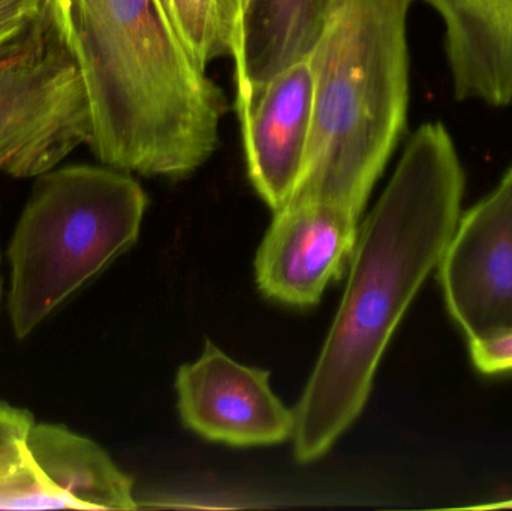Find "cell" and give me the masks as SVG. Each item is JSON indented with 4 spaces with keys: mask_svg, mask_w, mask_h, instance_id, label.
<instances>
[{
    "mask_svg": "<svg viewBox=\"0 0 512 511\" xmlns=\"http://www.w3.org/2000/svg\"><path fill=\"white\" fill-rule=\"evenodd\" d=\"M465 171L442 123L406 144L358 234L348 285L295 414V458H322L360 416L379 362L462 216Z\"/></svg>",
    "mask_w": 512,
    "mask_h": 511,
    "instance_id": "cell-1",
    "label": "cell"
},
{
    "mask_svg": "<svg viewBox=\"0 0 512 511\" xmlns=\"http://www.w3.org/2000/svg\"><path fill=\"white\" fill-rule=\"evenodd\" d=\"M92 107L93 155L125 173L180 179L221 143L224 92L161 0H59Z\"/></svg>",
    "mask_w": 512,
    "mask_h": 511,
    "instance_id": "cell-2",
    "label": "cell"
},
{
    "mask_svg": "<svg viewBox=\"0 0 512 511\" xmlns=\"http://www.w3.org/2000/svg\"><path fill=\"white\" fill-rule=\"evenodd\" d=\"M414 0H328L310 53L315 104L294 203L360 216L405 134L408 14Z\"/></svg>",
    "mask_w": 512,
    "mask_h": 511,
    "instance_id": "cell-3",
    "label": "cell"
},
{
    "mask_svg": "<svg viewBox=\"0 0 512 511\" xmlns=\"http://www.w3.org/2000/svg\"><path fill=\"white\" fill-rule=\"evenodd\" d=\"M147 195L125 171L66 165L36 177L9 243V320L27 338L140 234Z\"/></svg>",
    "mask_w": 512,
    "mask_h": 511,
    "instance_id": "cell-4",
    "label": "cell"
},
{
    "mask_svg": "<svg viewBox=\"0 0 512 511\" xmlns=\"http://www.w3.org/2000/svg\"><path fill=\"white\" fill-rule=\"evenodd\" d=\"M92 107L59 0L0 41V173L36 179L89 146Z\"/></svg>",
    "mask_w": 512,
    "mask_h": 511,
    "instance_id": "cell-5",
    "label": "cell"
},
{
    "mask_svg": "<svg viewBox=\"0 0 512 511\" xmlns=\"http://www.w3.org/2000/svg\"><path fill=\"white\" fill-rule=\"evenodd\" d=\"M438 270L448 311L468 342L512 327V168L460 216Z\"/></svg>",
    "mask_w": 512,
    "mask_h": 511,
    "instance_id": "cell-6",
    "label": "cell"
},
{
    "mask_svg": "<svg viewBox=\"0 0 512 511\" xmlns=\"http://www.w3.org/2000/svg\"><path fill=\"white\" fill-rule=\"evenodd\" d=\"M176 389L183 423L213 443L273 446L294 434V411L274 395L270 372L236 362L213 342L179 369Z\"/></svg>",
    "mask_w": 512,
    "mask_h": 511,
    "instance_id": "cell-7",
    "label": "cell"
},
{
    "mask_svg": "<svg viewBox=\"0 0 512 511\" xmlns=\"http://www.w3.org/2000/svg\"><path fill=\"white\" fill-rule=\"evenodd\" d=\"M360 216L327 203H294L274 213L255 270L259 290L279 303L306 308L342 278L358 242Z\"/></svg>",
    "mask_w": 512,
    "mask_h": 511,
    "instance_id": "cell-8",
    "label": "cell"
},
{
    "mask_svg": "<svg viewBox=\"0 0 512 511\" xmlns=\"http://www.w3.org/2000/svg\"><path fill=\"white\" fill-rule=\"evenodd\" d=\"M315 83L309 57L237 95L249 179L274 213L286 206L306 162Z\"/></svg>",
    "mask_w": 512,
    "mask_h": 511,
    "instance_id": "cell-9",
    "label": "cell"
},
{
    "mask_svg": "<svg viewBox=\"0 0 512 511\" xmlns=\"http://www.w3.org/2000/svg\"><path fill=\"white\" fill-rule=\"evenodd\" d=\"M444 21L459 101L512 105V0H421Z\"/></svg>",
    "mask_w": 512,
    "mask_h": 511,
    "instance_id": "cell-10",
    "label": "cell"
},
{
    "mask_svg": "<svg viewBox=\"0 0 512 511\" xmlns=\"http://www.w3.org/2000/svg\"><path fill=\"white\" fill-rule=\"evenodd\" d=\"M328 0H240L237 95L268 83L318 42Z\"/></svg>",
    "mask_w": 512,
    "mask_h": 511,
    "instance_id": "cell-11",
    "label": "cell"
},
{
    "mask_svg": "<svg viewBox=\"0 0 512 511\" xmlns=\"http://www.w3.org/2000/svg\"><path fill=\"white\" fill-rule=\"evenodd\" d=\"M30 456L65 509L135 510L134 482L95 441L53 423H35Z\"/></svg>",
    "mask_w": 512,
    "mask_h": 511,
    "instance_id": "cell-12",
    "label": "cell"
},
{
    "mask_svg": "<svg viewBox=\"0 0 512 511\" xmlns=\"http://www.w3.org/2000/svg\"><path fill=\"white\" fill-rule=\"evenodd\" d=\"M35 423L30 411L0 402V510L65 509L30 456Z\"/></svg>",
    "mask_w": 512,
    "mask_h": 511,
    "instance_id": "cell-13",
    "label": "cell"
},
{
    "mask_svg": "<svg viewBox=\"0 0 512 511\" xmlns=\"http://www.w3.org/2000/svg\"><path fill=\"white\" fill-rule=\"evenodd\" d=\"M177 30L198 65L234 56L240 0H170Z\"/></svg>",
    "mask_w": 512,
    "mask_h": 511,
    "instance_id": "cell-14",
    "label": "cell"
},
{
    "mask_svg": "<svg viewBox=\"0 0 512 511\" xmlns=\"http://www.w3.org/2000/svg\"><path fill=\"white\" fill-rule=\"evenodd\" d=\"M472 362L483 374L512 372V327L469 342Z\"/></svg>",
    "mask_w": 512,
    "mask_h": 511,
    "instance_id": "cell-15",
    "label": "cell"
},
{
    "mask_svg": "<svg viewBox=\"0 0 512 511\" xmlns=\"http://www.w3.org/2000/svg\"><path fill=\"white\" fill-rule=\"evenodd\" d=\"M45 0H0V36L20 29L41 12Z\"/></svg>",
    "mask_w": 512,
    "mask_h": 511,
    "instance_id": "cell-16",
    "label": "cell"
},
{
    "mask_svg": "<svg viewBox=\"0 0 512 511\" xmlns=\"http://www.w3.org/2000/svg\"><path fill=\"white\" fill-rule=\"evenodd\" d=\"M481 509H512V501L507 503L492 504V506H484Z\"/></svg>",
    "mask_w": 512,
    "mask_h": 511,
    "instance_id": "cell-17",
    "label": "cell"
},
{
    "mask_svg": "<svg viewBox=\"0 0 512 511\" xmlns=\"http://www.w3.org/2000/svg\"><path fill=\"white\" fill-rule=\"evenodd\" d=\"M162 6H164L165 11H167V14L170 15L171 20L174 21L173 17V8H171V2L170 0H161ZM174 24H176V21H174ZM180 33V32H179Z\"/></svg>",
    "mask_w": 512,
    "mask_h": 511,
    "instance_id": "cell-18",
    "label": "cell"
},
{
    "mask_svg": "<svg viewBox=\"0 0 512 511\" xmlns=\"http://www.w3.org/2000/svg\"><path fill=\"white\" fill-rule=\"evenodd\" d=\"M12 33V32H11ZM11 33H6V35L0 36V41H2L3 38H6V36L11 35Z\"/></svg>",
    "mask_w": 512,
    "mask_h": 511,
    "instance_id": "cell-19",
    "label": "cell"
},
{
    "mask_svg": "<svg viewBox=\"0 0 512 511\" xmlns=\"http://www.w3.org/2000/svg\"><path fill=\"white\" fill-rule=\"evenodd\" d=\"M0 291H2V287H0Z\"/></svg>",
    "mask_w": 512,
    "mask_h": 511,
    "instance_id": "cell-20",
    "label": "cell"
}]
</instances>
